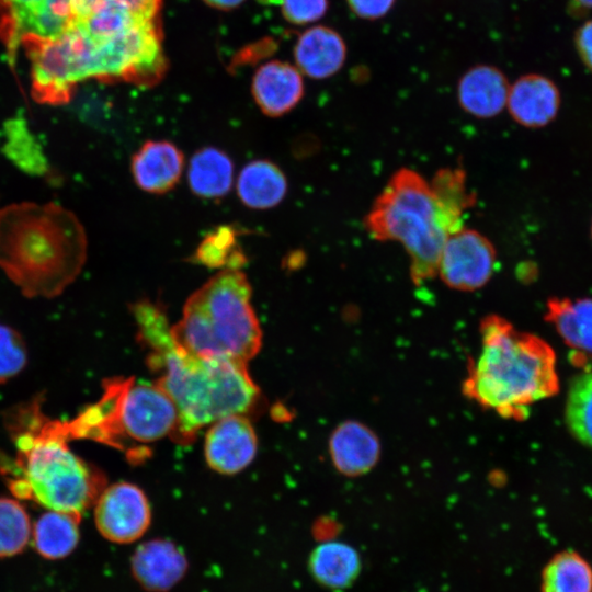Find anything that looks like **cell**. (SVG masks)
Wrapping results in <instances>:
<instances>
[{
    "label": "cell",
    "mask_w": 592,
    "mask_h": 592,
    "mask_svg": "<svg viewBox=\"0 0 592 592\" xmlns=\"http://www.w3.org/2000/svg\"><path fill=\"white\" fill-rule=\"evenodd\" d=\"M560 103V92L553 80L543 75L527 73L510 84L506 107L515 123L527 128H540L556 118Z\"/></svg>",
    "instance_id": "obj_13"
},
{
    "label": "cell",
    "mask_w": 592,
    "mask_h": 592,
    "mask_svg": "<svg viewBox=\"0 0 592 592\" xmlns=\"http://www.w3.org/2000/svg\"><path fill=\"white\" fill-rule=\"evenodd\" d=\"M565 420L573 437L592 448V372L581 373L571 380Z\"/></svg>",
    "instance_id": "obj_26"
},
{
    "label": "cell",
    "mask_w": 592,
    "mask_h": 592,
    "mask_svg": "<svg viewBox=\"0 0 592 592\" xmlns=\"http://www.w3.org/2000/svg\"><path fill=\"white\" fill-rule=\"evenodd\" d=\"M252 95L260 110L269 116H282L292 111L304 95L300 71L284 61H269L258 68L252 79Z\"/></svg>",
    "instance_id": "obj_16"
},
{
    "label": "cell",
    "mask_w": 592,
    "mask_h": 592,
    "mask_svg": "<svg viewBox=\"0 0 592 592\" xmlns=\"http://www.w3.org/2000/svg\"><path fill=\"white\" fill-rule=\"evenodd\" d=\"M510 84L505 75L491 65L469 68L457 83V101L469 115L491 118L506 106Z\"/></svg>",
    "instance_id": "obj_17"
},
{
    "label": "cell",
    "mask_w": 592,
    "mask_h": 592,
    "mask_svg": "<svg viewBox=\"0 0 592 592\" xmlns=\"http://www.w3.org/2000/svg\"><path fill=\"white\" fill-rule=\"evenodd\" d=\"M297 69L311 79L335 75L346 59V45L335 30L317 25L307 29L294 48Z\"/></svg>",
    "instance_id": "obj_19"
},
{
    "label": "cell",
    "mask_w": 592,
    "mask_h": 592,
    "mask_svg": "<svg viewBox=\"0 0 592 592\" xmlns=\"http://www.w3.org/2000/svg\"><path fill=\"white\" fill-rule=\"evenodd\" d=\"M286 192L285 174L269 160H253L246 164L238 175L237 193L249 208H272L283 201Z\"/></svg>",
    "instance_id": "obj_20"
},
{
    "label": "cell",
    "mask_w": 592,
    "mask_h": 592,
    "mask_svg": "<svg viewBox=\"0 0 592 592\" xmlns=\"http://www.w3.org/2000/svg\"><path fill=\"white\" fill-rule=\"evenodd\" d=\"M590 235H591V239H592V220H591V225H590Z\"/></svg>",
    "instance_id": "obj_36"
},
{
    "label": "cell",
    "mask_w": 592,
    "mask_h": 592,
    "mask_svg": "<svg viewBox=\"0 0 592 592\" xmlns=\"http://www.w3.org/2000/svg\"><path fill=\"white\" fill-rule=\"evenodd\" d=\"M234 180V164L229 156L217 148L197 150L191 158L187 181L192 192L204 198L226 195Z\"/></svg>",
    "instance_id": "obj_24"
},
{
    "label": "cell",
    "mask_w": 592,
    "mask_h": 592,
    "mask_svg": "<svg viewBox=\"0 0 592 592\" xmlns=\"http://www.w3.org/2000/svg\"><path fill=\"white\" fill-rule=\"evenodd\" d=\"M81 514L48 510L32 527L35 551L46 560H60L69 556L80 539Z\"/></svg>",
    "instance_id": "obj_21"
},
{
    "label": "cell",
    "mask_w": 592,
    "mask_h": 592,
    "mask_svg": "<svg viewBox=\"0 0 592 592\" xmlns=\"http://www.w3.org/2000/svg\"><path fill=\"white\" fill-rule=\"evenodd\" d=\"M30 515L18 499L0 497V558L21 554L31 540Z\"/></svg>",
    "instance_id": "obj_27"
},
{
    "label": "cell",
    "mask_w": 592,
    "mask_h": 592,
    "mask_svg": "<svg viewBox=\"0 0 592 592\" xmlns=\"http://www.w3.org/2000/svg\"><path fill=\"white\" fill-rule=\"evenodd\" d=\"M329 452L334 467L341 474L354 477L368 473L377 464L380 443L368 426L350 420L333 430Z\"/></svg>",
    "instance_id": "obj_18"
},
{
    "label": "cell",
    "mask_w": 592,
    "mask_h": 592,
    "mask_svg": "<svg viewBox=\"0 0 592 592\" xmlns=\"http://www.w3.org/2000/svg\"><path fill=\"white\" fill-rule=\"evenodd\" d=\"M73 19V0H0V37L14 48L24 37L52 39Z\"/></svg>",
    "instance_id": "obj_11"
},
{
    "label": "cell",
    "mask_w": 592,
    "mask_h": 592,
    "mask_svg": "<svg viewBox=\"0 0 592 592\" xmlns=\"http://www.w3.org/2000/svg\"><path fill=\"white\" fill-rule=\"evenodd\" d=\"M140 340L149 349L148 363L159 376L156 383L167 392L178 410L172 437L182 444L197 432L231 414L249 411L259 398L247 364L201 357L178 348L171 337L163 310L150 301L133 307Z\"/></svg>",
    "instance_id": "obj_1"
},
{
    "label": "cell",
    "mask_w": 592,
    "mask_h": 592,
    "mask_svg": "<svg viewBox=\"0 0 592 592\" xmlns=\"http://www.w3.org/2000/svg\"><path fill=\"white\" fill-rule=\"evenodd\" d=\"M574 44L580 59L592 72V19L577 30Z\"/></svg>",
    "instance_id": "obj_33"
},
{
    "label": "cell",
    "mask_w": 592,
    "mask_h": 592,
    "mask_svg": "<svg viewBox=\"0 0 592 592\" xmlns=\"http://www.w3.org/2000/svg\"><path fill=\"white\" fill-rule=\"evenodd\" d=\"M592 9V0H570V11L576 15L585 13Z\"/></svg>",
    "instance_id": "obj_35"
},
{
    "label": "cell",
    "mask_w": 592,
    "mask_h": 592,
    "mask_svg": "<svg viewBox=\"0 0 592 592\" xmlns=\"http://www.w3.org/2000/svg\"><path fill=\"white\" fill-rule=\"evenodd\" d=\"M160 39L156 20L107 38H91L70 24L64 34L52 39L50 50L70 90L77 82L91 78L150 86L166 70Z\"/></svg>",
    "instance_id": "obj_8"
},
{
    "label": "cell",
    "mask_w": 592,
    "mask_h": 592,
    "mask_svg": "<svg viewBox=\"0 0 592 592\" xmlns=\"http://www.w3.org/2000/svg\"><path fill=\"white\" fill-rule=\"evenodd\" d=\"M151 510L144 491L136 485L121 481L104 488L94 502V522L109 542L128 544L148 530Z\"/></svg>",
    "instance_id": "obj_10"
},
{
    "label": "cell",
    "mask_w": 592,
    "mask_h": 592,
    "mask_svg": "<svg viewBox=\"0 0 592 592\" xmlns=\"http://www.w3.org/2000/svg\"><path fill=\"white\" fill-rule=\"evenodd\" d=\"M540 592H592V566L578 551L555 554L540 574Z\"/></svg>",
    "instance_id": "obj_25"
},
{
    "label": "cell",
    "mask_w": 592,
    "mask_h": 592,
    "mask_svg": "<svg viewBox=\"0 0 592 592\" xmlns=\"http://www.w3.org/2000/svg\"><path fill=\"white\" fill-rule=\"evenodd\" d=\"M160 1L161 0H73V19L87 14L100 4L116 2L129 7L146 19L155 20L159 11Z\"/></svg>",
    "instance_id": "obj_31"
},
{
    "label": "cell",
    "mask_w": 592,
    "mask_h": 592,
    "mask_svg": "<svg viewBox=\"0 0 592 592\" xmlns=\"http://www.w3.org/2000/svg\"><path fill=\"white\" fill-rule=\"evenodd\" d=\"M558 386L556 357L547 342L500 316L482 319L480 350L463 386L469 399L502 418L520 420Z\"/></svg>",
    "instance_id": "obj_4"
},
{
    "label": "cell",
    "mask_w": 592,
    "mask_h": 592,
    "mask_svg": "<svg viewBox=\"0 0 592 592\" xmlns=\"http://www.w3.org/2000/svg\"><path fill=\"white\" fill-rule=\"evenodd\" d=\"M67 423L72 440H93L138 457L143 445L172 436L178 410L156 382L112 378L101 398Z\"/></svg>",
    "instance_id": "obj_7"
},
{
    "label": "cell",
    "mask_w": 592,
    "mask_h": 592,
    "mask_svg": "<svg viewBox=\"0 0 592 592\" xmlns=\"http://www.w3.org/2000/svg\"><path fill=\"white\" fill-rule=\"evenodd\" d=\"M328 0H281L282 14L292 24L305 25L322 18Z\"/></svg>",
    "instance_id": "obj_30"
},
{
    "label": "cell",
    "mask_w": 592,
    "mask_h": 592,
    "mask_svg": "<svg viewBox=\"0 0 592 592\" xmlns=\"http://www.w3.org/2000/svg\"><path fill=\"white\" fill-rule=\"evenodd\" d=\"M308 569L322 587L332 590L349 588L361 569L358 554L350 545L340 542L319 544L310 554Z\"/></svg>",
    "instance_id": "obj_22"
},
{
    "label": "cell",
    "mask_w": 592,
    "mask_h": 592,
    "mask_svg": "<svg viewBox=\"0 0 592 592\" xmlns=\"http://www.w3.org/2000/svg\"><path fill=\"white\" fill-rule=\"evenodd\" d=\"M4 425L15 455L9 465L0 462V473L16 499L77 514L94 504L105 478L71 451L67 421L47 417L34 398L11 408Z\"/></svg>",
    "instance_id": "obj_2"
},
{
    "label": "cell",
    "mask_w": 592,
    "mask_h": 592,
    "mask_svg": "<svg viewBox=\"0 0 592 592\" xmlns=\"http://www.w3.org/2000/svg\"><path fill=\"white\" fill-rule=\"evenodd\" d=\"M27 362L22 335L12 327L0 323V384L19 375Z\"/></svg>",
    "instance_id": "obj_29"
},
{
    "label": "cell",
    "mask_w": 592,
    "mask_h": 592,
    "mask_svg": "<svg viewBox=\"0 0 592 592\" xmlns=\"http://www.w3.org/2000/svg\"><path fill=\"white\" fill-rule=\"evenodd\" d=\"M251 296L240 270L219 271L185 301L181 319L170 328L174 344L196 356L247 364L262 344Z\"/></svg>",
    "instance_id": "obj_6"
},
{
    "label": "cell",
    "mask_w": 592,
    "mask_h": 592,
    "mask_svg": "<svg viewBox=\"0 0 592 592\" xmlns=\"http://www.w3.org/2000/svg\"><path fill=\"white\" fill-rule=\"evenodd\" d=\"M396 0H346L350 10L358 18L377 20L385 16Z\"/></svg>",
    "instance_id": "obj_32"
},
{
    "label": "cell",
    "mask_w": 592,
    "mask_h": 592,
    "mask_svg": "<svg viewBox=\"0 0 592 592\" xmlns=\"http://www.w3.org/2000/svg\"><path fill=\"white\" fill-rule=\"evenodd\" d=\"M496 263L493 243L479 231L464 226L446 239L436 275L452 289L474 292L490 281Z\"/></svg>",
    "instance_id": "obj_9"
},
{
    "label": "cell",
    "mask_w": 592,
    "mask_h": 592,
    "mask_svg": "<svg viewBox=\"0 0 592 592\" xmlns=\"http://www.w3.org/2000/svg\"><path fill=\"white\" fill-rule=\"evenodd\" d=\"M187 560L183 551L167 539L139 545L132 557V573L146 590L166 592L185 574Z\"/></svg>",
    "instance_id": "obj_14"
},
{
    "label": "cell",
    "mask_w": 592,
    "mask_h": 592,
    "mask_svg": "<svg viewBox=\"0 0 592 592\" xmlns=\"http://www.w3.org/2000/svg\"><path fill=\"white\" fill-rule=\"evenodd\" d=\"M471 206L457 192L401 168L374 201L364 225L373 239L403 247L411 281L419 285L436 276L441 250L448 236L464 227V213Z\"/></svg>",
    "instance_id": "obj_5"
},
{
    "label": "cell",
    "mask_w": 592,
    "mask_h": 592,
    "mask_svg": "<svg viewBox=\"0 0 592 592\" xmlns=\"http://www.w3.org/2000/svg\"><path fill=\"white\" fill-rule=\"evenodd\" d=\"M195 260L208 267L240 270L246 257L237 243V234L230 227H220L209 234L198 246Z\"/></svg>",
    "instance_id": "obj_28"
},
{
    "label": "cell",
    "mask_w": 592,
    "mask_h": 592,
    "mask_svg": "<svg viewBox=\"0 0 592 592\" xmlns=\"http://www.w3.org/2000/svg\"><path fill=\"white\" fill-rule=\"evenodd\" d=\"M257 449L254 429L243 414H231L213 422L205 435V459L219 474L241 471L251 464Z\"/></svg>",
    "instance_id": "obj_12"
},
{
    "label": "cell",
    "mask_w": 592,
    "mask_h": 592,
    "mask_svg": "<svg viewBox=\"0 0 592 592\" xmlns=\"http://www.w3.org/2000/svg\"><path fill=\"white\" fill-rule=\"evenodd\" d=\"M546 320L571 348L592 353V298L551 297Z\"/></svg>",
    "instance_id": "obj_23"
},
{
    "label": "cell",
    "mask_w": 592,
    "mask_h": 592,
    "mask_svg": "<svg viewBox=\"0 0 592 592\" xmlns=\"http://www.w3.org/2000/svg\"><path fill=\"white\" fill-rule=\"evenodd\" d=\"M208 5L219 10H231L239 7L244 0H203Z\"/></svg>",
    "instance_id": "obj_34"
},
{
    "label": "cell",
    "mask_w": 592,
    "mask_h": 592,
    "mask_svg": "<svg viewBox=\"0 0 592 592\" xmlns=\"http://www.w3.org/2000/svg\"><path fill=\"white\" fill-rule=\"evenodd\" d=\"M184 168L182 151L168 140H148L132 158V175L137 186L152 194L171 191Z\"/></svg>",
    "instance_id": "obj_15"
},
{
    "label": "cell",
    "mask_w": 592,
    "mask_h": 592,
    "mask_svg": "<svg viewBox=\"0 0 592 592\" xmlns=\"http://www.w3.org/2000/svg\"><path fill=\"white\" fill-rule=\"evenodd\" d=\"M88 257L83 225L57 203L0 208V270L27 298H54L81 273Z\"/></svg>",
    "instance_id": "obj_3"
}]
</instances>
